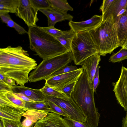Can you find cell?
Returning <instances> with one entry per match:
<instances>
[{
  "instance_id": "1",
  "label": "cell",
  "mask_w": 127,
  "mask_h": 127,
  "mask_svg": "<svg viewBox=\"0 0 127 127\" xmlns=\"http://www.w3.org/2000/svg\"><path fill=\"white\" fill-rule=\"evenodd\" d=\"M37 66L36 61L20 46L0 49V73L17 85L23 86L28 83L30 72Z\"/></svg>"
},
{
  "instance_id": "2",
  "label": "cell",
  "mask_w": 127,
  "mask_h": 127,
  "mask_svg": "<svg viewBox=\"0 0 127 127\" xmlns=\"http://www.w3.org/2000/svg\"><path fill=\"white\" fill-rule=\"evenodd\" d=\"M94 93L86 71L84 69L76 82L70 97L82 111L89 127H98L100 117L98 109L95 105Z\"/></svg>"
},
{
  "instance_id": "3",
  "label": "cell",
  "mask_w": 127,
  "mask_h": 127,
  "mask_svg": "<svg viewBox=\"0 0 127 127\" xmlns=\"http://www.w3.org/2000/svg\"><path fill=\"white\" fill-rule=\"evenodd\" d=\"M28 34L30 49L43 60L62 54L69 51L55 37L37 26L28 27Z\"/></svg>"
},
{
  "instance_id": "4",
  "label": "cell",
  "mask_w": 127,
  "mask_h": 127,
  "mask_svg": "<svg viewBox=\"0 0 127 127\" xmlns=\"http://www.w3.org/2000/svg\"><path fill=\"white\" fill-rule=\"evenodd\" d=\"M98 47L99 54L105 56L120 47L116 24L112 15L103 20L95 29L90 31Z\"/></svg>"
},
{
  "instance_id": "5",
  "label": "cell",
  "mask_w": 127,
  "mask_h": 127,
  "mask_svg": "<svg viewBox=\"0 0 127 127\" xmlns=\"http://www.w3.org/2000/svg\"><path fill=\"white\" fill-rule=\"evenodd\" d=\"M73 60L71 51H68L62 54L43 60L36 68L31 72L29 82H34L45 80L53 73L63 68Z\"/></svg>"
},
{
  "instance_id": "6",
  "label": "cell",
  "mask_w": 127,
  "mask_h": 127,
  "mask_svg": "<svg viewBox=\"0 0 127 127\" xmlns=\"http://www.w3.org/2000/svg\"><path fill=\"white\" fill-rule=\"evenodd\" d=\"M73 61L76 65L96 53L99 54L98 47L95 39L90 31L76 34L71 45Z\"/></svg>"
},
{
  "instance_id": "7",
  "label": "cell",
  "mask_w": 127,
  "mask_h": 127,
  "mask_svg": "<svg viewBox=\"0 0 127 127\" xmlns=\"http://www.w3.org/2000/svg\"><path fill=\"white\" fill-rule=\"evenodd\" d=\"M50 101L62 109L72 119L81 123L86 122V118L79 106L70 97L68 100L55 97H46Z\"/></svg>"
},
{
  "instance_id": "8",
  "label": "cell",
  "mask_w": 127,
  "mask_h": 127,
  "mask_svg": "<svg viewBox=\"0 0 127 127\" xmlns=\"http://www.w3.org/2000/svg\"><path fill=\"white\" fill-rule=\"evenodd\" d=\"M39 11L34 6L31 0H19L16 15L22 19L28 27L36 26L38 21Z\"/></svg>"
},
{
  "instance_id": "9",
  "label": "cell",
  "mask_w": 127,
  "mask_h": 127,
  "mask_svg": "<svg viewBox=\"0 0 127 127\" xmlns=\"http://www.w3.org/2000/svg\"><path fill=\"white\" fill-rule=\"evenodd\" d=\"M83 70L82 68H79L71 72L51 77L45 80V83L60 91L66 85L76 82Z\"/></svg>"
},
{
  "instance_id": "10",
  "label": "cell",
  "mask_w": 127,
  "mask_h": 127,
  "mask_svg": "<svg viewBox=\"0 0 127 127\" xmlns=\"http://www.w3.org/2000/svg\"><path fill=\"white\" fill-rule=\"evenodd\" d=\"M118 103L126 111L127 110V68L122 66L120 77L113 90Z\"/></svg>"
},
{
  "instance_id": "11",
  "label": "cell",
  "mask_w": 127,
  "mask_h": 127,
  "mask_svg": "<svg viewBox=\"0 0 127 127\" xmlns=\"http://www.w3.org/2000/svg\"><path fill=\"white\" fill-rule=\"evenodd\" d=\"M103 20L102 16L95 15L90 18L79 22H69L68 24L71 29L76 33L83 32H89L97 27Z\"/></svg>"
},
{
  "instance_id": "12",
  "label": "cell",
  "mask_w": 127,
  "mask_h": 127,
  "mask_svg": "<svg viewBox=\"0 0 127 127\" xmlns=\"http://www.w3.org/2000/svg\"><path fill=\"white\" fill-rule=\"evenodd\" d=\"M37 127H70L60 115L49 112L47 116L34 125Z\"/></svg>"
},
{
  "instance_id": "13",
  "label": "cell",
  "mask_w": 127,
  "mask_h": 127,
  "mask_svg": "<svg viewBox=\"0 0 127 127\" xmlns=\"http://www.w3.org/2000/svg\"><path fill=\"white\" fill-rule=\"evenodd\" d=\"M100 60V55L97 53L88 58L80 64L82 68L86 70L90 84L93 88V78Z\"/></svg>"
},
{
  "instance_id": "14",
  "label": "cell",
  "mask_w": 127,
  "mask_h": 127,
  "mask_svg": "<svg viewBox=\"0 0 127 127\" xmlns=\"http://www.w3.org/2000/svg\"><path fill=\"white\" fill-rule=\"evenodd\" d=\"M127 0H115L105 12L102 15L103 20L112 15L115 23L118 22L121 16L126 10Z\"/></svg>"
},
{
  "instance_id": "15",
  "label": "cell",
  "mask_w": 127,
  "mask_h": 127,
  "mask_svg": "<svg viewBox=\"0 0 127 127\" xmlns=\"http://www.w3.org/2000/svg\"><path fill=\"white\" fill-rule=\"evenodd\" d=\"M39 11L47 17L48 19V27H54L57 23L64 20L71 21L73 18V17L69 14H62L51 7L48 8L40 9Z\"/></svg>"
},
{
  "instance_id": "16",
  "label": "cell",
  "mask_w": 127,
  "mask_h": 127,
  "mask_svg": "<svg viewBox=\"0 0 127 127\" xmlns=\"http://www.w3.org/2000/svg\"><path fill=\"white\" fill-rule=\"evenodd\" d=\"M14 93H21L25 95L34 102L47 100L40 89L30 88L24 86H18L16 85L11 88Z\"/></svg>"
},
{
  "instance_id": "17",
  "label": "cell",
  "mask_w": 127,
  "mask_h": 127,
  "mask_svg": "<svg viewBox=\"0 0 127 127\" xmlns=\"http://www.w3.org/2000/svg\"><path fill=\"white\" fill-rule=\"evenodd\" d=\"M28 110L26 108H16L0 105V118L20 122L23 114Z\"/></svg>"
},
{
  "instance_id": "18",
  "label": "cell",
  "mask_w": 127,
  "mask_h": 127,
  "mask_svg": "<svg viewBox=\"0 0 127 127\" xmlns=\"http://www.w3.org/2000/svg\"><path fill=\"white\" fill-rule=\"evenodd\" d=\"M48 113L39 111L28 109L22 115L25 118L21 123L23 127H31L39 120L42 119L47 115Z\"/></svg>"
},
{
  "instance_id": "19",
  "label": "cell",
  "mask_w": 127,
  "mask_h": 127,
  "mask_svg": "<svg viewBox=\"0 0 127 127\" xmlns=\"http://www.w3.org/2000/svg\"><path fill=\"white\" fill-rule=\"evenodd\" d=\"M116 25L120 47H122L127 42V5L126 10Z\"/></svg>"
},
{
  "instance_id": "20",
  "label": "cell",
  "mask_w": 127,
  "mask_h": 127,
  "mask_svg": "<svg viewBox=\"0 0 127 127\" xmlns=\"http://www.w3.org/2000/svg\"><path fill=\"white\" fill-rule=\"evenodd\" d=\"M51 7L63 14H67L68 11H73V9L66 0H48Z\"/></svg>"
},
{
  "instance_id": "21",
  "label": "cell",
  "mask_w": 127,
  "mask_h": 127,
  "mask_svg": "<svg viewBox=\"0 0 127 127\" xmlns=\"http://www.w3.org/2000/svg\"><path fill=\"white\" fill-rule=\"evenodd\" d=\"M40 90L46 97H51L59 98L65 100H68L70 98L62 92L48 86L45 83Z\"/></svg>"
},
{
  "instance_id": "22",
  "label": "cell",
  "mask_w": 127,
  "mask_h": 127,
  "mask_svg": "<svg viewBox=\"0 0 127 127\" xmlns=\"http://www.w3.org/2000/svg\"><path fill=\"white\" fill-rule=\"evenodd\" d=\"M76 33L71 29L64 31L62 35L56 38L68 50L71 51V45Z\"/></svg>"
},
{
  "instance_id": "23",
  "label": "cell",
  "mask_w": 127,
  "mask_h": 127,
  "mask_svg": "<svg viewBox=\"0 0 127 127\" xmlns=\"http://www.w3.org/2000/svg\"><path fill=\"white\" fill-rule=\"evenodd\" d=\"M19 0H0V13L16 14Z\"/></svg>"
},
{
  "instance_id": "24",
  "label": "cell",
  "mask_w": 127,
  "mask_h": 127,
  "mask_svg": "<svg viewBox=\"0 0 127 127\" xmlns=\"http://www.w3.org/2000/svg\"><path fill=\"white\" fill-rule=\"evenodd\" d=\"M25 102V107L28 110H36L47 113L49 112L50 108L47 100L35 102Z\"/></svg>"
},
{
  "instance_id": "25",
  "label": "cell",
  "mask_w": 127,
  "mask_h": 127,
  "mask_svg": "<svg viewBox=\"0 0 127 127\" xmlns=\"http://www.w3.org/2000/svg\"><path fill=\"white\" fill-rule=\"evenodd\" d=\"M3 94L10 101L18 108H25L26 102L14 94L12 91L0 92Z\"/></svg>"
},
{
  "instance_id": "26",
  "label": "cell",
  "mask_w": 127,
  "mask_h": 127,
  "mask_svg": "<svg viewBox=\"0 0 127 127\" xmlns=\"http://www.w3.org/2000/svg\"><path fill=\"white\" fill-rule=\"evenodd\" d=\"M127 59V49L122 48L118 52L113 53L110 57L109 61L112 63L120 62Z\"/></svg>"
},
{
  "instance_id": "27",
  "label": "cell",
  "mask_w": 127,
  "mask_h": 127,
  "mask_svg": "<svg viewBox=\"0 0 127 127\" xmlns=\"http://www.w3.org/2000/svg\"><path fill=\"white\" fill-rule=\"evenodd\" d=\"M50 109L49 112L53 113L58 114L64 117H70L64 110L54 103L48 100Z\"/></svg>"
},
{
  "instance_id": "28",
  "label": "cell",
  "mask_w": 127,
  "mask_h": 127,
  "mask_svg": "<svg viewBox=\"0 0 127 127\" xmlns=\"http://www.w3.org/2000/svg\"><path fill=\"white\" fill-rule=\"evenodd\" d=\"M40 27L44 32L55 38L62 35L64 32V31L57 29L54 27Z\"/></svg>"
},
{
  "instance_id": "29",
  "label": "cell",
  "mask_w": 127,
  "mask_h": 127,
  "mask_svg": "<svg viewBox=\"0 0 127 127\" xmlns=\"http://www.w3.org/2000/svg\"><path fill=\"white\" fill-rule=\"evenodd\" d=\"M31 1L34 6L39 11L40 9L51 7L48 0H31Z\"/></svg>"
},
{
  "instance_id": "30",
  "label": "cell",
  "mask_w": 127,
  "mask_h": 127,
  "mask_svg": "<svg viewBox=\"0 0 127 127\" xmlns=\"http://www.w3.org/2000/svg\"><path fill=\"white\" fill-rule=\"evenodd\" d=\"M7 26L14 28L20 34H28V32L23 28L14 22L11 19L9 20L6 24Z\"/></svg>"
},
{
  "instance_id": "31",
  "label": "cell",
  "mask_w": 127,
  "mask_h": 127,
  "mask_svg": "<svg viewBox=\"0 0 127 127\" xmlns=\"http://www.w3.org/2000/svg\"><path fill=\"white\" fill-rule=\"evenodd\" d=\"M64 118L70 127H89L86 122H79L69 117H64Z\"/></svg>"
},
{
  "instance_id": "32",
  "label": "cell",
  "mask_w": 127,
  "mask_h": 127,
  "mask_svg": "<svg viewBox=\"0 0 127 127\" xmlns=\"http://www.w3.org/2000/svg\"><path fill=\"white\" fill-rule=\"evenodd\" d=\"M78 69L76 66L68 65L53 73L49 78L56 75L71 72L76 70Z\"/></svg>"
},
{
  "instance_id": "33",
  "label": "cell",
  "mask_w": 127,
  "mask_h": 127,
  "mask_svg": "<svg viewBox=\"0 0 127 127\" xmlns=\"http://www.w3.org/2000/svg\"><path fill=\"white\" fill-rule=\"evenodd\" d=\"M3 127H19L21 124V122H17L6 119L4 118H0Z\"/></svg>"
},
{
  "instance_id": "34",
  "label": "cell",
  "mask_w": 127,
  "mask_h": 127,
  "mask_svg": "<svg viewBox=\"0 0 127 127\" xmlns=\"http://www.w3.org/2000/svg\"><path fill=\"white\" fill-rule=\"evenodd\" d=\"M76 82L66 85L62 88L60 91L62 92L68 97L70 98L71 95L73 90Z\"/></svg>"
},
{
  "instance_id": "35",
  "label": "cell",
  "mask_w": 127,
  "mask_h": 127,
  "mask_svg": "<svg viewBox=\"0 0 127 127\" xmlns=\"http://www.w3.org/2000/svg\"><path fill=\"white\" fill-rule=\"evenodd\" d=\"M115 0H104L103 1L102 5L100 8V9L103 15L108 9L114 1Z\"/></svg>"
},
{
  "instance_id": "36",
  "label": "cell",
  "mask_w": 127,
  "mask_h": 127,
  "mask_svg": "<svg viewBox=\"0 0 127 127\" xmlns=\"http://www.w3.org/2000/svg\"><path fill=\"white\" fill-rule=\"evenodd\" d=\"M100 67V66L99 65L97 66L93 78V89L94 93H96V89L100 82L99 78V70Z\"/></svg>"
},
{
  "instance_id": "37",
  "label": "cell",
  "mask_w": 127,
  "mask_h": 127,
  "mask_svg": "<svg viewBox=\"0 0 127 127\" xmlns=\"http://www.w3.org/2000/svg\"><path fill=\"white\" fill-rule=\"evenodd\" d=\"M11 88L8 85L0 82V92L12 91Z\"/></svg>"
},
{
  "instance_id": "38",
  "label": "cell",
  "mask_w": 127,
  "mask_h": 127,
  "mask_svg": "<svg viewBox=\"0 0 127 127\" xmlns=\"http://www.w3.org/2000/svg\"><path fill=\"white\" fill-rule=\"evenodd\" d=\"M0 16L2 22L6 24L11 19L8 13H0Z\"/></svg>"
},
{
  "instance_id": "39",
  "label": "cell",
  "mask_w": 127,
  "mask_h": 127,
  "mask_svg": "<svg viewBox=\"0 0 127 127\" xmlns=\"http://www.w3.org/2000/svg\"><path fill=\"white\" fill-rule=\"evenodd\" d=\"M14 93L17 96L25 101L30 102H34L22 94L21 93Z\"/></svg>"
},
{
  "instance_id": "40",
  "label": "cell",
  "mask_w": 127,
  "mask_h": 127,
  "mask_svg": "<svg viewBox=\"0 0 127 127\" xmlns=\"http://www.w3.org/2000/svg\"><path fill=\"white\" fill-rule=\"evenodd\" d=\"M15 81L12 79L6 77L5 83L12 87L16 85Z\"/></svg>"
},
{
  "instance_id": "41",
  "label": "cell",
  "mask_w": 127,
  "mask_h": 127,
  "mask_svg": "<svg viewBox=\"0 0 127 127\" xmlns=\"http://www.w3.org/2000/svg\"><path fill=\"white\" fill-rule=\"evenodd\" d=\"M125 117L123 118L122 120V127H127V110Z\"/></svg>"
},
{
  "instance_id": "42",
  "label": "cell",
  "mask_w": 127,
  "mask_h": 127,
  "mask_svg": "<svg viewBox=\"0 0 127 127\" xmlns=\"http://www.w3.org/2000/svg\"><path fill=\"white\" fill-rule=\"evenodd\" d=\"M122 47L127 49V42Z\"/></svg>"
},
{
  "instance_id": "43",
  "label": "cell",
  "mask_w": 127,
  "mask_h": 127,
  "mask_svg": "<svg viewBox=\"0 0 127 127\" xmlns=\"http://www.w3.org/2000/svg\"><path fill=\"white\" fill-rule=\"evenodd\" d=\"M19 127H23V126H22V125H21V124L20 125V126H19ZM35 127V126H34V127H33V126H32V127Z\"/></svg>"
},
{
  "instance_id": "44",
  "label": "cell",
  "mask_w": 127,
  "mask_h": 127,
  "mask_svg": "<svg viewBox=\"0 0 127 127\" xmlns=\"http://www.w3.org/2000/svg\"><path fill=\"white\" fill-rule=\"evenodd\" d=\"M0 127H3L2 124L1 123V122L0 124Z\"/></svg>"
}]
</instances>
